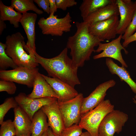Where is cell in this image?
I'll list each match as a JSON object with an SVG mask.
<instances>
[{"label":"cell","mask_w":136,"mask_h":136,"mask_svg":"<svg viewBox=\"0 0 136 136\" xmlns=\"http://www.w3.org/2000/svg\"><path fill=\"white\" fill-rule=\"evenodd\" d=\"M66 47L56 56L46 58L35 53L36 62L40 64L47 73L48 76L58 79L74 88L81 84L77 72L78 67L67 54Z\"/></svg>","instance_id":"1"},{"label":"cell","mask_w":136,"mask_h":136,"mask_svg":"<svg viewBox=\"0 0 136 136\" xmlns=\"http://www.w3.org/2000/svg\"><path fill=\"white\" fill-rule=\"evenodd\" d=\"M75 24L76 31L68 38L66 47L70 49L72 59L79 68L83 67L85 62L90 60L92 53L95 52L94 47L103 41L89 33L87 23L76 22Z\"/></svg>","instance_id":"2"},{"label":"cell","mask_w":136,"mask_h":136,"mask_svg":"<svg viewBox=\"0 0 136 136\" xmlns=\"http://www.w3.org/2000/svg\"><path fill=\"white\" fill-rule=\"evenodd\" d=\"M5 52L19 67L33 68L39 65L36 60L35 53L26 43L21 33L17 32L6 38Z\"/></svg>","instance_id":"3"},{"label":"cell","mask_w":136,"mask_h":136,"mask_svg":"<svg viewBox=\"0 0 136 136\" xmlns=\"http://www.w3.org/2000/svg\"><path fill=\"white\" fill-rule=\"evenodd\" d=\"M114 110L109 99L104 100L93 109L81 115L78 124L92 136H98L99 126L105 116Z\"/></svg>","instance_id":"4"},{"label":"cell","mask_w":136,"mask_h":136,"mask_svg":"<svg viewBox=\"0 0 136 136\" xmlns=\"http://www.w3.org/2000/svg\"><path fill=\"white\" fill-rule=\"evenodd\" d=\"M72 21L70 13L68 12L64 17L61 18L54 15H50L46 18L41 17L38 24L43 34L61 36L64 32L70 31Z\"/></svg>","instance_id":"5"},{"label":"cell","mask_w":136,"mask_h":136,"mask_svg":"<svg viewBox=\"0 0 136 136\" xmlns=\"http://www.w3.org/2000/svg\"><path fill=\"white\" fill-rule=\"evenodd\" d=\"M128 119V115L118 110H114L107 114L98 129V136H114L119 133Z\"/></svg>","instance_id":"6"},{"label":"cell","mask_w":136,"mask_h":136,"mask_svg":"<svg viewBox=\"0 0 136 136\" xmlns=\"http://www.w3.org/2000/svg\"><path fill=\"white\" fill-rule=\"evenodd\" d=\"M83 98V94L80 93L70 100L64 102L57 100L65 128L74 124H78L81 117V110Z\"/></svg>","instance_id":"7"},{"label":"cell","mask_w":136,"mask_h":136,"mask_svg":"<svg viewBox=\"0 0 136 136\" xmlns=\"http://www.w3.org/2000/svg\"><path fill=\"white\" fill-rule=\"evenodd\" d=\"M39 69L25 67H19L12 70H0L1 79L10 81L26 85L29 88L33 87L34 81Z\"/></svg>","instance_id":"8"},{"label":"cell","mask_w":136,"mask_h":136,"mask_svg":"<svg viewBox=\"0 0 136 136\" xmlns=\"http://www.w3.org/2000/svg\"><path fill=\"white\" fill-rule=\"evenodd\" d=\"M122 34H120L116 38L112 40L108 43H102L100 42L95 52L100 54L94 55L93 57L94 59H97L104 57L112 58L119 62L122 66L127 68L128 65L123 58L121 51L123 50L125 54L128 53V51L124 48L121 43Z\"/></svg>","instance_id":"9"},{"label":"cell","mask_w":136,"mask_h":136,"mask_svg":"<svg viewBox=\"0 0 136 136\" xmlns=\"http://www.w3.org/2000/svg\"><path fill=\"white\" fill-rule=\"evenodd\" d=\"M118 16L113 17L107 20L89 24V33L99 39L104 41L115 38L119 23Z\"/></svg>","instance_id":"10"},{"label":"cell","mask_w":136,"mask_h":136,"mask_svg":"<svg viewBox=\"0 0 136 136\" xmlns=\"http://www.w3.org/2000/svg\"><path fill=\"white\" fill-rule=\"evenodd\" d=\"M116 83L113 79L104 82L98 86L88 96L84 98L81 104V115L93 109L104 101L107 90L115 86Z\"/></svg>","instance_id":"11"},{"label":"cell","mask_w":136,"mask_h":136,"mask_svg":"<svg viewBox=\"0 0 136 136\" xmlns=\"http://www.w3.org/2000/svg\"><path fill=\"white\" fill-rule=\"evenodd\" d=\"M14 98L18 106L27 114L32 120L35 113L43 106L57 100L56 98L52 97L30 98L23 92L20 93Z\"/></svg>","instance_id":"12"},{"label":"cell","mask_w":136,"mask_h":136,"mask_svg":"<svg viewBox=\"0 0 136 136\" xmlns=\"http://www.w3.org/2000/svg\"><path fill=\"white\" fill-rule=\"evenodd\" d=\"M41 109L47 116L49 127L56 136H60L65 128L57 100Z\"/></svg>","instance_id":"13"},{"label":"cell","mask_w":136,"mask_h":136,"mask_svg":"<svg viewBox=\"0 0 136 136\" xmlns=\"http://www.w3.org/2000/svg\"><path fill=\"white\" fill-rule=\"evenodd\" d=\"M120 19L117 29V34H123L131 21L136 8L131 0H116Z\"/></svg>","instance_id":"14"},{"label":"cell","mask_w":136,"mask_h":136,"mask_svg":"<svg viewBox=\"0 0 136 136\" xmlns=\"http://www.w3.org/2000/svg\"><path fill=\"white\" fill-rule=\"evenodd\" d=\"M42 75L58 96V101H66L74 98L79 93L74 88L67 84L58 79L42 74Z\"/></svg>","instance_id":"15"},{"label":"cell","mask_w":136,"mask_h":136,"mask_svg":"<svg viewBox=\"0 0 136 136\" xmlns=\"http://www.w3.org/2000/svg\"><path fill=\"white\" fill-rule=\"evenodd\" d=\"M27 96L32 98L47 97L58 98L51 86L39 72L35 77L32 91Z\"/></svg>","instance_id":"16"},{"label":"cell","mask_w":136,"mask_h":136,"mask_svg":"<svg viewBox=\"0 0 136 136\" xmlns=\"http://www.w3.org/2000/svg\"><path fill=\"white\" fill-rule=\"evenodd\" d=\"M119 15V8L116 0L103 7L86 18L83 19V21L89 24L103 21L113 17Z\"/></svg>","instance_id":"17"},{"label":"cell","mask_w":136,"mask_h":136,"mask_svg":"<svg viewBox=\"0 0 136 136\" xmlns=\"http://www.w3.org/2000/svg\"><path fill=\"white\" fill-rule=\"evenodd\" d=\"M13 121L16 131V136H23L31 134L32 120L27 114L19 106L14 109Z\"/></svg>","instance_id":"18"},{"label":"cell","mask_w":136,"mask_h":136,"mask_svg":"<svg viewBox=\"0 0 136 136\" xmlns=\"http://www.w3.org/2000/svg\"><path fill=\"white\" fill-rule=\"evenodd\" d=\"M37 17L36 13L26 12L22 14L20 21L26 35V43L36 51L35 24Z\"/></svg>","instance_id":"19"},{"label":"cell","mask_w":136,"mask_h":136,"mask_svg":"<svg viewBox=\"0 0 136 136\" xmlns=\"http://www.w3.org/2000/svg\"><path fill=\"white\" fill-rule=\"evenodd\" d=\"M106 63L111 74L117 75L121 81L126 82L130 87L132 91L136 94V83L131 79L126 68L122 66H119L110 58H106Z\"/></svg>","instance_id":"20"},{"label":"cell","mask_w":136,"mask_h":136,"mask_svg":"<svg viewBox=\"0 0 136 136\" xmlns=\"http://www.w3.org/2000/svg\"><path fill=\"white\" fill-rule=\"evenodd\" d=\"M47 117L41 109L34 114L31 126V136H41L49 127Z\"/></svg>","instance_id":"21"},{"label":"cell","mask_w":136,"mask_h":136,"mask_svg":"<svg viewBox=\"0 0 136 136\" xmlns=\"http://www.w3.org/2000/svg\"><path fill=\"white\" fill-rule=\"evenodd\" d=\"M114 0H83L79 7L83 19Z\"/></svg>","instance_id":"22"},{"label":"cell","mask_w":136,"mask_h":136,"mask_svg":"<svg viewBox=\"0 0 136 136\" xmlns=\"http://www.w3.org/2000/svg\"><path fill=\"white\" fill-rule=\"evenodd\" d=\"M22 14L14 10L11 7L5 5L0 1V20L3 21H8L15 28L19 27V23Z\"/></svg>","instance_id":"23"},{"label":"cell","mask_w":136,"mask_h":136,"mask_svg":"<svg viewBox=\"0 0 136 136\" xmlns=\"http://www.w3.org/2000/svg\"><path fill=\"white\" fill-rule=\"evenodd\" d=\"M33 0H12L11 6L22 14L29 10L32 11L39 15L43 14V11L37 8Z\"/></svg>","instance_id":"24"},{"label":"cell","mask_w":136,"mask_h":136,"mask_svg":"<svg viewBox=\"0 0 136 136\" xmlns=\"http://www.w3.org/2000/svg\"><path fill=\"white\" fill-rule=\"evenodd\" d=\"M5 43L0 42V70H5L9 67L15 69L18 66L13 59L9 56L5 52Z\"/></svg>","instance_id":"25"},{"label":"cell","mask_w":136,"mask_h":136,"mask_svg":"<svg viewBox=\"0 0 136 136\" xmlns=\"http://www.w3.org/2000/svg\"><path fill=\"white\" fill-rule=\"evenodd\" d=\"M18 106L13 97L6 98L4 102L0 105V124L4 121V117L8 111L11 108L14 109Z\"/></svg>","instance_id":"26"},{"label":"cell","mask_w":136,"mask_h":136,"mask_svg":"<svg viewBox=\"0 0 136 136\" xmlns=\"http://www.w3.org/2000/svg\"><path fill=\"white\" fill-rule=\"evenodd\" d=\"M1 125L0 136H16L15 128L11 119L4 121Z\"/></svg>","instance_id":"27"},{"label":"cell","mask_w":136,"mask_h":136,"mask_svg":"<svg viewBox=\"0 0 136 136\" xmlns=\"http://www.w3.org/2000/svg\"><path fill=\"white\" fill-rule=\"evenodd\" d=\"M17 87L14 82L8 80L1 79L0 91H6L9 94L12 95L15 92Z\"/></svg>","instance_id":"28"},{"label":"cell","mask_w":136,"mask_h":136,"mask_svg":"<svg viewBox=\"0 0 136 136\" xmlns=\"http://www.w3.org/2000/svg\"><path fill=\"white\" fill-rule=\"evenodd\" d=\"M83 129L78 124H74L65 128L60 136H80Z\"/></svg>","instance_id":"29"},{"label":"cell","mask_w":136,"mask_h":136,"mask_svg":"<svg viewBox=\"0 0 136 136\" xmlns=\"http://www.w3.org/2000/svg\"><path fill=\"white\" fill-rule=\"evenodd\" d=\"M136 31V9L132 20L122 35V39L124 40L131 36Z\"/></svg>","instance_id":"30"},{"label":"cell","mask_w":136,"mask_h":136,"mask_svg":"<svg viewBox=\"0 0 136 136\" xmlns=\"http://www.w3.org/2000/svg\"><path fill=\"white\" fill-rule=\"evenodd\" d=\"M57 9L65 11L68 8L76 6L77 2L75 0H56Z\"/></svg>","instance_id":"31"},{"label":"cell","mask_w":136,"mask_h":136,"mask_svg":"<svg viewBox=\"0 0 136 136\" xmlns=\"http://www.w3.org/2000/svg\"><path fill=\"white\" fill-rule=\"evenodd\" d=\"M40 8L42 9L44 11L48 14H50L49 0H34Z\"/></svg>","instance_id":"32"},{"label":"cell","mask_w":136,"mask_h":136,"mask_svg":"<svg viewBox=\"0 0 136 136\" xmlns=\"http://www.w3.org/2000/svg\"><path fill=\"white\" fill-rule=\"evenodd\" d=\"M136 41V31L134 34L131 36L124 40L122 45L125 48L127 47L130 43Z\"/></svg>","instance_id":"33"},{"label":"cell","mask_w":136,"mask_h":136,"mask_svg":"<svg viewBox=\"0 0 136 136\" xmlns=\"http://www.w3.org/2000/svg\"><path fill=\"white\" fill-rule=\"evenodd\" d=\"M49 2L50 15H54L57 9L56 0H49Z\"/></svg>","instance_id":"34"},{"label":"cell","mask_w":136,"mask_h":136,"mask_svg":"<svg viewBox=\"0 0 136 136\" xmlns=\"http://www.w3.org/2000/svg\"><path fill=\"white\" fill-rule=\"evenodd\" d=\"M6 27L4 21L0 20V35H1L4 29Z\"/></svg>","instance_id":"35"},{"label":"cell","mask_w":136,"mask_h":136,"mask_svg":"<svg viewBox=\"0 0 136 136\" xmlns=\"http://www.w3.org/2000/svg\"><path fill=\"white\" fill-rule=\"evenodd\" d=\"M48 136H56L53 132L51 128L49 127L47 130Z\"/></svg>","instance_id":"36"},{"label":"cell","mask_w":136,"mask_h":136,"mask_svg":"<svg viewBox=\"0 0 136 136\" xmlns=\"http://www.w3.org/2000/svg\"><path fill=\"white\" fill-rule=\"evenodd\" d=\"M80 136H92L91 134L88 131H86L83 132Z\"/></svg>","instance_id":"37"},{"label":"cell","mask_w":136,"mask_h":136,"mask_svg":"<svg viewBox=\"0 0 136 136\" xmlns=\"http://www.w3.org/2000/svg\"><path fill=\"white\" fill-rule=\"evenodd\" d=\"M41 136H48L47 130L45 131Z\"/></svg>","instance_id":"38"},{"label":"cell","mask_w":136,"mask_h":136,"mask_svg":"<svg viewBox=\"0 0 136 136\" xmlns=\"http://www.w3.org/2000/svg\"><path fill=\"white\" fill-rule=\"evenodd\" d=\"M133 103L136 104V94L134 96V98H133ZM135 115L136 117V114Z\"/></svg>","instance_id":"39"},{"label":"cell","mask_w":136,"mask_h":136,"mask_svg":"<svg viewBox=\"0 0 136 136\" xmlns=\"http://www.w3.org/2000/svg\"><path fill=\"white\" fill-rule=\"evenodd\" d=\"M134 5L136 8V1L134 2Z\"/></svg>","instance_id":"40"},{"label":"cell","mask_w":136,"mask_h":136,"mask_svg":"<svg viewBox=\"0 0 136 136\" xmlns=\"http://www.w3.org/2000/svg\"><path fill=\"white\" fill-rule=\"evenodd\" d=\"M23 136H31V134H30L26 135Z\"/></svg>","instance_id":"41"}]
</instances>
